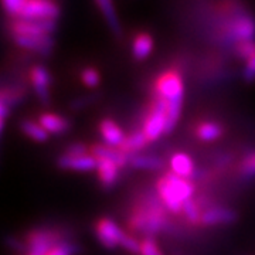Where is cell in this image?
Here are the masks:
<instances>
[{"instance_id": "277c9868", "label": "cell", "mask_w": 255, "mask_h": 255, "mask_svg": "<svg viewBox=\"0 0 255 255\" xmlns=\"http://www.w3.org/2000/svg\"><path fill=\"white\" fill-rule=\"evenodd\" d=\"M55 20H18L11 23L14 36H48L54 31Z\"/></svg>"}, {"instance_id": "603a6c76", "label": "cell", "mask_w": 255, "mask_h": 255, "mask_svg": "<svg viewBox=\"0 0 255 255\" xmlns=\"http://www.w3.org/2000/svg\"><path fill=\"white\" fill-rule=\"evenodd\" d=\"M97 4L102 10V13H104V16L107 18V21H108L112 33L115 36H121V26H119L118 17H117V13H115V9H114V4L111 3L110 0H98Z\"/></svg>"}, {"instance_id": "3957f363", "label": "cell", "mask_w": 255, "mask_h": 255, "mask_svg": "<svg viewBox=\"0 0 255 255\" xmlns=\"http://www.w3.org/2000/svg\"><path fill=\"white\" fill-rule=\"evenodd\" d=\"M163 223L164 216L162 213V209L156 203H153L150 207L143 209L132 217L130 227L137 231H142V233L155 234L163 227Z\"/></svg>"}, {"instance_id": "9a60e30c", "label": "cell", "mask_w": 255, "mask_h": 255, "mask_svg": "<svg viewBox=\"0 0 255 255\" xmlns=\"http://www.w3.org/2000/svg\"><path fill=\"white\" fill-rule=\"evenodd\" d=\"M233 36L240 43L253 41L255 36V21L248 16H243L233 24Z\"/></svg>"}, {"instance_id": "ffe728a7", "label": "cell", "mask_w": 255, "mask_h": 255, "mask_svg": "<svg viewBox=\"0 0 255 255\" xmlns=\"http://www.w3.org/2000/svg\"><path fill=\"white\" fill-rule=\"evenodd\" d=\"M152 48H153V41H152V37L147 33H139L133 38L132 50H133V55L136 60H145L146 57L150 54Z\"/></svg>"}, {"instance_id": "f546056e", "label": "cell", "mask_w": 255, "mask_h": 255, "mask_svg": "<svg viewBox=\"0 0 255 255\" xmlns=\"http://www.w3.org/2000/svg\"><path fill=\"white\" fill-rule=\"evenodd\" d=\"M241 173L246 177H253L255 176V153L248 155L241 163Z\"/></svg>"}, {"instance_id": "7402d4cb", "label": "cell", "mask_w": 255, "mask_h": 255, "mask_svg": "<svg viewBox=\"0 0 255 255\" xmlns=\"http://www.w3.org/2000/svg\"><path fill=\"white\" fill-rule=\"evenodd\" d=\"M196 135L201 140H216L223 135V128L217 122H203L196 129Z\"/></svg>"}, {"instance_id": "5b68a950", "label": "cell", "mask_w": 255, "mask_h": 255, "mask_svg": "<svg viewBox=\"0 0 255 255\" xmlns=\"http://www.w3.org/2000/svg\"><path fill=\"white\" fill-rule=\"evenodd\" d=\"M60 244V234L51 230H36L27 237L28 253L36 255H47L55 246Z\"/></svg>"}, {"instance_id": "30bf717a", "label": "cell", "mask_w": 255, "mask_h": 255, "mask_svg": "<svg viewBox=\"0 0 255 255\" xmlns=\"http://www.w3.org/2000/svg\"><path fill=\"white\" fill-rule=\"evenodd\" d=\"M157 193L160 200L163 201V204L173 213H179L183 210V203L180 197L177 196V193L173 190V187L170 186V183L167 182L166 177H160L157 180Z\"/></svg>"}, {"instance_id": "ba28073f", "label": "cell", "mask_w": 255, "mask_h": 255, "mask_svg": "<svg viewBox=\"0 0 255 255\" xmlns=\"http://www.w3.org/2000/svg\"><path fill=\"white\" fill-rule=\"evenodd\" d=\"M97 157L92 155L82 156H70L63 155L58 159V166L67 170H77V172H88V170H97Z\"/></svg>"}, {"instance_id": "52a82bcc", "label": "cell", "mask_w": 255, "mask_h": 255, "mask_svg": "<svg viewBox=\"0 0 255 255\" xmlns=\"http://www.w3.org/2000/svg\"><path fill=\"white\" fill-rule=\"evenodd\" d=\"M95 234L97 238L100 240V243L107 248H115L119 246L121 243V238L124 237V231L110 219H101L97 223V227H95Z\"/></svg>"}, {"instance_id": "d6a6232c", "label": "cell", "mask_w": 255, "mask_h": 255, "mask_svg": "<svg viewBox=\"0 0 255 255\" xmlns=\"http://www.w3.org/2000/svg\"><path fill=\"white\" fill-rule=\"evenodd\" d=\"M244 78L247 82H253L255 80V57L247 61L246 70H244Z\"/></svg>"}, {"instance_id": "6da1fadb", "label": "cell", "mask_w": 255, "mask_h": 255, "mask_svg": "<svg viewBox=\"0 0 255 255\" xmlns=\"http://www.w3.org/2000/svg\"><path fill=\"white\" fill-rule=\"evenodd\" d=\"M1 7L18 20H55L60 9L48 0H3Z\"/></svg>"}, {"instance_id": "4316f807", "label": "cell", "mask_w": 255, "mask_h": 255, "mask_svg": "<svg viewBox=\"0 0 255 255\" xmlns=\"http://www.w3.org/2000/svg\"><path fill=\"white\" fill-rule=\"evenodd\" d=\"M80 253V248L70 243H60L58 246H55L47 255H74Z\"/></svg>"}, {"instance_id": "e0dca14e", "label": "cell", "mask_w": 255, "mask_h": 255, "mask_svg": "<svg viewBox=\"0 0 255 255\" xmlns=\"http://www.w3.org/2000/svg\"><path fill=\"white\" fill-rule=\"evenodd\" d=\"M170 169H172V173L177 174L183 179H189L194 172V164L187 155L174 153L170 157Z\"/></svg>"}, {"instance_id": "7a4b0ae2", "label": "cell", "mask_w": 255, "mask_h": 255, "mask_svg": "<svg viewBox=\"0 0 255 255\" xmlns=\"http://www.w3.org/2000/svg\"><path fill=\"white\" fill-rule=\"evenodd\" d=\"M166 127H167V101L163 97L157 95L150 105L142 130L145 132L149 142H153L162 133H166Z\"/></svg>"}, {"instance_id": "8992f818", "label": "cell", "mask_w": 255, "mask_h": 255, "mask_svg": "<svg viewBox=\"0 0 255 255\" xmlns=\"http://www.w3.org/2000/svg\"><path fill=\"white\" fill-rule=\"evenodd\" d=\"M156 92L166 101L183 98V81L177 71L162 74L156 81Z\"/></svg>"}, {"instance_id": "f1b7e54d", "label": "cell", "mask_w": 255, "mask_h": 255, "mask_svg": "<svg viewBox=\"0 0 255 255\" xmlns=\"http://www.w3.org/2000/svg\"><path fill=\"white\" fill-rule=\"evenodd\" d=\"M238 54L240 57H243L244 60H251L253 57H255V41H244L238 44Z\"/></svg>"}, {"instance_id": "2e32d148", "label": "cell", "mask_w": 255, "mask_h": 255, "mask_svg": "<svg viewBox=\"0 0 255 255\" xmlns=\"http://www.w3.org/2000/svg\"><path fill=\"white\" fill-rule=\"evenodd\" d=\"M98 163H97V172H98V177H100L101 183L104 187H112L115 182H117V177H118V166L107 160V159H97Z\"/></svg>"}, {"instance_id": "cb8c5ba5", "label": "cell", "mask_w": 255, "mask_h": 255, "mask_svg": "<svg viewBox=\"0 0 255 255\" xmlns=\"http://www.w3.org/2000/svg\"><path fill=\"white\" fill-rule=\"evenodd\" d=\"M21 130L27 135L30 139L37 140V142H46L48 139V132L40 124H37L34 121H23L21 124Z\"/></svg>"}, {"instance_id": "44dd1931", "label": "cell", "mask_w": 255, "mask_h": 255, "mask_svg": "<svg viewBox=\"0 0 255 255\" xmlns=\"http://www.w3.org/2000/svg\"><path fill=\"white\" fill-rule=\"evenodd\" d=\"M129 163L136 169L143 170H162L164 167L163 160L155 156H130Z\"/></svg>"}, {"instance_id": "d6986e66", "label": "cell", "mask_w": 255, "mask_h": 255, "mask_svg": "<svg viewBox=\"0 0 255 255\" xmlns=\"http://www.w3.org/2000/svg\"><path fill=\"white\" fill-rule=\"evenodd\" d=\"M149 143V139L146 137L145 132L143 130H137V132H133L130 133L129 136L125 137L124 143L121 145V147H118L119 150H122L125 155L127 153H133L136 150H140L142 147H145L146 145Z\"/></svg>"}, {"instance_id": "7c38bea8", "label": "cell", "mask_w": 255, "mask_h": 255, "mask_svg": "<svg viewBox=\"0 0 255 255\" xmlns=\"http://www.w3.org/2000/svg\"><path fill=\"white\" fill-rule=\"evenodd\" d=\"M237 219L236 211L223 207H214L209 209L201 214V223L206 226H214V224H228Z\"/></svg>"}, {"instance_id": "1f68e13d", "label": "cell", "mask_w": 255, "mask_h": 255, "mask_svg": "<svg viewBox=\"0 0 255 255\" xmlns=\"http://www.w3.org/2000/svg\"><path fill=\"white\" fill-rule=\"evenodd\" d=\"M65 155H70V156L87 155V146L82 145V143H71V145H68V147H67Z\"/></svg>"}, {"instance_id": "83f0119b", "label": "cell", "mask_w": 255, "mask_h": 255, "mask_svg": "<svg viewBox=\"0 0 255 255\" xmlns=\"http://www.w3.org/2000/svg\"><path fill=\"white\" fill-rule=\"evenodd\" d=\"M81 78L82 82L87 85V87H90V88H94V87H97L98 84H100V74L97 70H94V68H85L81 74Z\"/></svg>"}, {"instance_id": "5bb4252c", "label": "cell", "mask_w": 255, "mask_h": 255, "mask_svg": "<svg viewBox=\"0 0 255 255\" xmlns=\"http://www.w3.org/2000/svg\"><path fill=\"white\" fill-rule=\"evenodd\" d=\"M31 80H33V85L37 92V97L40 101L47 105L48 104V84H50V75L47 73V70L41 65H37L31 71Z\"/></svg>"}, {"instance_id": "8fae6325", "label": "cell", "mask_w": 255, "mask_h": 255, "mask_svg": "<svg viewBox=\"0 0 255 255\" xmlns=\"http://www.w3.org/2000/svg\"><path fill=\"white\" fill-rule=\"evenodd\" d=\"M100 132L107 145L112 147H121V145L125 140V135L122 129L112 121V119H104L100 124Z\"/></svg>"}, {"instance_id": "ac0fdd59", "label": "cell", "mask_w": 255, "mask_h": 255, "mask_svg": "<svg viewBox=\"0 0 255 255\" xmlns=\"http://www.w3.org/2000/svg\"><path fill=\"white\" fill-rule=\"evenodd\" d=\"M38 124L44 128L48 133H64L70 128L68 121L54 114H43L38 118Z\"/></svg>"}, {"instance_id": "9c48e42d", "label": "cell", "mask_w": 255, "mask_h": 255, "mask_svg": "<svg viewBox=\"0 0 255 255\" xmlns=\"http://www.w3.org/2000/svg\"><path fill=\"white\" fill-rule=\"evenodd\" d=\"M14 43L17 46L23 48H28L37 51L40 54L48 55L51 53L53 48V38L50 36H37V37H27V36H14Z\"/></svg>"}, {"instance_id": "4fadbf2b", "label": "cell", "mask_w": 255, "mask_h": 255, "mask_svg": "<svg viewBox=\"0 0 255 255\" xmlns=\"http://www.w3.org/2000/svg\"><path fill=\"white\" fill-rule=\"evenodd\" d=\"M91 155L97 159H107L117 164L118 167H124L129 160L128 156L119 150L118 147H112L108 145H94L91 147Z\"/></svg>"}, {"instance_id": "d4e9b609", "label": "cell", "mask_w": 255, "mask_h": 255, "mask_svg": "<svg viewBox=\"0 0 255 255\" xmlns=\"http://www.w3.org/2000/svg\"><path fill=\"white\" fill-rule=\"evenodd\" d=\"M183 213L186 216V219L189 220L190 223H199L201 221V214L199 213V209H197V204L194 203L193 200L186 201L183 204Z\"/></svg>"}, {"instance_id": "4dcf8cb0", "label": "cell", "mask_w": 255, "mask_h": 255, "mask_svg": "<svg viewBox=\"0 0 255 255\" xmlns=\"http://www.w3.org/2000/svg\"><path fill=\"white\" fill-rule=\"evenodd\" d=\"M98 98V94H92V95H87V97H82V98H77L71 102V110H81L85 108L87 105L92 104L94 101Z\"/></svg>"}, {"instance_id": "484cf974", "label": "cell", "mask_w": 255, "mask_h": 255, "mask_svg": "<svg viewBox=\"0 0 255 255\" xmlns=\"http://www.w3.org/2000/svg\"><path fill=\"white\" fill-rule=\"evenodd\" d=\"M140 255H163L160 253L159 247L156 244L155 238L153 237H146L142 240L140 243Z\"/></svg>"}, {"instance_id": "836d02e7", "label": "cell", "mask_w": 255, "mask_h": 255, "mask_svg": "<svg viewBox=\"0 0 255 255\" xmlns=\"http://www.w3.org/2000/svg\"><path fill=\"white\" fill-rule=\"evenodd\" d=\"M6 244H7L9 247H11L13 250H17V251H28L27 244H23V243H20L17 238H14V237L6 238Z\"/></svg>"}]
</instances>
